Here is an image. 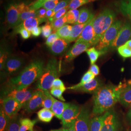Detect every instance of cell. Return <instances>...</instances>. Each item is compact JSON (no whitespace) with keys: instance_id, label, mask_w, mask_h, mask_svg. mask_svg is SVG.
Listing matches in <instances>:
<instances>
[{"instance_id":"cell-1","label":"cell","mask_w":131,"mask_h":131,"mask_svg":"<svg viewBox=\"0 0 131 131\" xmlns=\"http://www.w3.org/2000/svg\"><path fill=\"white\" fill-rule=\"evenodd\" d=\"M126 84L118 85L109 84L103 86L93 93L92 113L98 116L105 113L119 102L122 89Z\"/></svg>"},{"instance_id":"cell-2","label":"cell","mask_w":131,"mask_h":131,"mask_svg":"<svg viewBox=\"0 0 131 131\" xmlns=\"http://www.w3.org/2000/svg\"><path fill=\"white\" fill-rule=\"evenodd\" d=\"M44 68V63L41 60H34L23 69L19 75L11 78L7 82V89L5 91L28 88L39 78Z\"/></svg>"},{"instance_id":"cell-3","label":"cell","mask_w":131,"mask_h":131,"mask_svg":"<svg viewBox=\"0 0 131 131\" xmlns=\"http://www.w3.org/2000/svg\"><path fill=\"white\" fill-rule=\"evenodd\" d=\"M116 14L109 8L102 11L98 16L95 17L93 28L95 33L94 46L99 42L104 33L115 21Z\"/></svg>"},{"instance_id":"cell-4","label":"cell","mask_w":131,"mask_h":131,"mask_svg":"<svg viewBox=\"0 0 131 131\" xmlns=\"http://www.w3.org/2000/svg\"><path fill=\"white\" fill-rule=\"evenodd\" d=\"M59 69L58 62L55 58L50 59L44 68L42 74L38 80L37 88L42 91L51 89L54 80L58 78Z\"/></svg>"},{"instance_id":"cell-5","label":"cell","mask_w":131,"mask_h":131,"mask_svg":"<svg viewBox=\"0 0 131 131\" xmlns=\"http://www.w3.org/2000/svg\"><path fill=\"white\" fill-rule=\"evenodd\" d=\"M122 27V22L121 20H116L112 25L104 33L95 48L103 55L110 50L113 42L117 36Z\"/></svg>"},{"instance_id":"cell-6","label":"cell","mask_w":131,"mask_h":131,"mask_svg":"<svg viewBox=\"0 0 131 131\" xmlns=\"http://www.w3.org/2000/svg\"><path fill=\"white\" fill-rule=\"evenodd\" d=\"M28 5L24 2H13L7 5L6 7L5 20L9 28H14L18 25L20 14Z\"/></svg>"},{"instance_id":"cell-7","label":"cell","mask_w":131,"mask_h":131,"mask_svg":"<svg viewBox=\"0 0 131 131\" xmlns=\"http://www.w3.org/2000/svg\"><path fill=\"white\" fill-rule=\"evenodd\" d=\"M79 106L70 104L64 110L61 118V123L63 128H69L75 124V122L80 112Z\"/></svg>"},{"instance_id":"cell-8","label":"cell","mask_w":131,"mask_h":131,"mask_svg":"<svg viewBox=\"0 0 131 131\" xmlns=\"http://www.w3.org/2000/svg\"><path fill=\"white\" fill-rule=\"evenodd\" d=\"M103 122L101 131H119L120 122L117 114L111 109L103 114Z\"/></svg>"},{"instance_id":"cell-9","label":"cell","mask_w":131,"mask_h":131,"mask_svg":"<svg viewBox=\"0 0 131 131\" xmlns=\"http://www.w3.org/2000/svg\"><path fill=\"white\" fill-rule=\"evenodd\" d=\"M35 91L31 89H25L21 90L12 89L5 91L6 97H10L16 100L20 103L23 107L31 98Z\"/></svg>"},{"instance_id":"cell-10","label":"cell","mask_w":131,"mask_h":131,"mask_svg":"<svg viewBox=\"0 0 131 131\" xmlns=\"http://www.w3.org/2000/svg\"><path fill=\"white\" fill-rule=\"evenodd\" d=\"M131 39V25L126 23L122 26L110 50H115Z\"/></svg>"},{"instance_id":"cell-11","label":"cell","mask_w":131,"mask_h":131,"mask_svg":"<svg viewBox=\"0 0 131 131\" xmlns=\"http://www.w3.org/2000/svg\"><path fill=\"white\" fill-rule=\"evenodd\" d=\"M24 58L16 56H10L5 64L4 71L5 74H13L20 70L24 64Z\"/></svg>"},{"instance_id":"cell-12","label":"cell","mask_w":131,"mask_h":131,"mask_svg":"<svg viewBox=\"0 0 131 131\" xmlns=\"http://www.w3.org/2000/svg\"><path fill=\"white\" fill-rule=\"evenodd\" d=\"M90 121L89 109L82 107L81 108L79 115L75 122L76 131H90Z\"/></svg>"},{"instance_id":"cell-13","label":"cell","mask_w":131,"mask_h":131,"mask_svg":"<svg viewBox=\"0 0 131 131\" xmlns=\"http://www.w3.org/2000/svg\"><path fill=\"white\" fill-rule=\"evenodd\" d=\"M2 107L5 113L12 118L18 115L19 110L23 106L15 99L10 97H5L3 99Z\"/></svg>"},{"instance_id":"cell-14","label":"cell","mask_w":131,"mask_h":131,"mask_svg":"<svg viewBox=\"0 0 131 131\" xmlns=\"http://www.w3.org/2000/svg\"><path fill=\"white\" fill-rule=\"evenodd\" d=\"M44 94L41 90L35 91L32 97L24 106V110L28 113L32 112L42 107Z\"/></svg>"},{"instance_id":"cell-15","label":"cell","mask_w":131,"mask_h":131,"mask_svg":"<svg viewBox=\"0 0 131 131\" xmlns=\"http://www.w3.org/2000/svg\"><path fill=\"white\" fill-rule=\"evenodd\" d=\"M91 45L88 43L76 41L73 46L67 52L65 56L66 61L69 62L72 61L77 56L84 52H86L91 47Z\"/></svg>"},{"instance_id":"cell-16","label":"cell","mask_w":131,"mask_h":131,"mask_svg":"<svg viewBox=\"0 0 131 131\" xmlns=\"http://www.w3.org/2000/svg\"><path fill=\"white\" fill-rule=\"evenodd\" d=\"M95 17L84 28L79 37L76 41L88 43L91 46H94L95 33L93 28V23Z\"/></svg>"},{"instance_id":"cell-17","label":"cell","mask_w":131,"mask_h":131,"mask_svg":"<svg viewBox=\"0 0 131 131\" xmlns=\"http://www.w3.org/2000/svg\"><path fill=\"white\" fill-rule=\"evenodd\" d=\"M70 42L65 39L58 38L49 48L50 51L54 56H60L67 50Z\"/></svg>"},{"instance_id":"cell-18","label":"cell","mask_w":131,"mask_h":131,"mask_svg":"<svg viewBox=\"0 0 131 131\" xmlns=\"http://www.w3.org/2000/svg\"><path fill=\"white\" fill-rule=\"evenodd\" d=\"M48 21L46 18H32L25 20L23 23L17 25L13 28V30L18 29L19 28H24L26 29L28 31L31 32L33 29L36 27L38 26L40 24Z\"/></svg>"},{"instance_id":"cell-19","label":"cell","mask_w":131,"mask_h":131,"mask_svg":"<svg viewBox=\"0 0 131 131\" xmlns=\"http://www.w3.org/2000/svg\"><path fill=\"white\" fill-rule=\"evenodd\" d=\"M103 86L102 82L98 78H96L90 82L84 84L76 89L75 91L84 93H94Z\"/></svg>"},{"instance_id":"cell-20","label":"cell","mask_w":131,"mask_h":131,"mask_svg":"<svg viewBox=\"0 0 131 131\" xmlns=\"http://www.w3.org/2000/svg\"><path fill=\"white\" fill-rule=\"evenodd\" d=\"M52 99L53 104L51 108V110L53 113L54 116L59 119H61L62 114L67 108L69 106L71 103H66L61 101H59L53 98L52 95Z\"/></svg>"},{"instance_id":"cell-21","label":"cell","mask_w":131,"mask_h":131,"mask_svg":"<svg viewBox=\"0 0 131 131\" xmlns=\"http://www.w3.org/2000/svg\"><path fill=\"white\" fill-rule=\"evenodd\" d=\"M94 18V15L91 17V18L86 23L83 24H74L72 28L70 36L66 40L69 42H73L76 41L77 39L79 37L80 35L83 32L85 27L89 24V22Z\"/></svg>"},{"instance_id":"cell-22","label":"cell","mask_w":131,"mask_h":131,"mask_svg":"<svg viewBox=\"0 0 131 131\" xmlns=\"http://www.w3.org/2000/svg\"><path fill=\"white\" fill-rule=\"evenodd\" d=\"M119 102L125 107L131 106V84L125 85L120 95Z\"/></svg>"},{"instance_id":"cell-23","label":"cell","mask_w":131,"mask_h":131,"mask_svg":"<svg viewBox=\"0 0 131 131\" xmlns=\"http://www.w3.org/2000/svg\"><path fill=\"white\" fill-rule=\"evenodd\" d=\"M95 78V76L90 71L88 70L86 73H85L84 75L83 76L81 81L78 84H76L73 86H71L67 88V89L72 90H75L76 89H78L80 87L84 85V84L87 83H89L92 81Z\"/></svg>"},{"instance_id":"cell-24","label":"cell","mask_w":131,"mask_h":131,"mask_svg":"<svg viewBox=\"0 0 131 131\" xmlns=\"http://www.w3.org/2000/svg\"><path fill=\"white\" fill-rule=\"evenodd\" d=\"M37 115L38 119L40 121L46 123L51 122L52 118L54 116L52 110L45 108L40 110L37 113Z\"/></svg>"},{"instance_id":"cell-25","label":"cell","mask_w":131,"mask_h":131,"mask_svg":"<svg viewBox=\"0 0 131 131\" xmlns=\"http://www.w3.org/2000/svg\"><path fill=\"white\" fill-rule=\"evenodd\" d=\"M11 120V118L5 113L1 106L0 110V131H7Z\"/></svg>"},{"instance_id":"cell-26","label":"cell","mask_w":131,"mask_h":131,"mask_svg":"<svg viewBox=\"0 0 131 131\" xmlns=\"http://www.w3.org/2000/svg\"><path fill=\"white\" fill-rule=\"evenodd\" d=\"M91 11L88 8L84 7L82 8L80 10L79 17L77 23L75 24H83L86 23L93 16Z\"/></svg>"},{"instance_id":"cell-27","label":"cell","mask_w":131,"mask_h":131,"mask_svg":"<svg viewBox=\"0 0 131 131\" xmlns=\"http://www.w3.org/2000/svg\"><path fill=\"white\" fill-rule=\"evenodd\" d=\"M103 114L91 118L90 131H101L103 122Z\"/></svg>"},{"instance_id":"cell-28","label":"cell","mask_w":131,"mask_h":131,"mask_svg":"<svg viewBox=\"0 0 131 131\" xmlns=\"http://www.w3.org/2000/svg\"><path fill=\"white\" fill-rule=\"evenodd\" d=\"M37 10L31 9L30 7V5H29L27 8L24 10L21 14H20L19 18L18 25L23 23L26 19H27L32 18H37Z\"/></svg>"},{"instance_id":"cell-29","label":"cell","mask_w":131,"mask_h":131,"mask_svg":"<svg viewBox=\"0 0 131 131\" xmlns=\"http://www.w3.org/2000/svg\"><path fill=\"white\" fill-rule=\"evenodd\" d=\"M37 120H31L28 118H21L19 131H34V127L37 123Z\"/></svg>"},{"instance_id":"cell-30","label":"cell","mask_w":131,"mask_h":131,"mask_svg":"<svg viewBox=\"0 0 131 131\" xmlns=\"http://www.w3.org/2000/svg\"><path fill=\"white\" fill-rule=\"evenodd\" d=\"M10 56V51L8 48L5 45L1 47L0 52V69L1 70H4L5 64L7 58Z\"/></svg>"},{"instance_id":"cell-31","label":"cell","mask_w":131,"mask_h":131,"mask_svg":"<svg viewBox=\"0 0 131 131\" xmlns=\"http://www.w3.org/2000/svg\"><path fill=\"white\" fill-rule=\"evenodd\" d=\"M119 10L122 14L131 19V0H122Z\"/></svg>"},{"instance_id":"cell-32","label":"cell","mask_w":131,"mask_h":131,"mask_svg":"<svg viewBox=\"0 0 131 131\" xmlns=\"http://www.w3.org/2000/svg\"><path fill=\"white\" fill-rule=\"evenodd\" d=\"M80 10L78 9L70 10L66 15L67 24H75L78 21L79 17Z\"/></svg>"},{"instance_id":"cell-33","label":"cell","mask_w":131,"mask_h":131,"mask_svg":"<svg viewBox=\"0 0 131 131\" xmlns=\"http://www.w3.org/2000/svg\"><path fill=\"white\" fill-rule=\"evenodd\" d=\"M86 52L89 57L91 65L95 64L96 61H97L99 56L102 55L101 52L94 47L89 48Z\"/></svg>"},{"instance_id":"cell-34","label":"cell","mask_w":131,"mask_h":131,"mask_svg":"<svg viewBox=\"0 0 131 131\" xmlns=\"http://www.w3.org/2000/svg\"><path fill=\"white\" fill-rule=\"evenodd\" d=\"M72 26L69 24H66L64 26L57 31L56 33L59 38L67 40L70 36Z\"/></svg>"},{"instance_id":"cell-35","label":"cell","mask_w":131,"mask_h":131,"mask_svg":"<svg viewBox=\"0 0 131 131\" xmlns=\"http://www.w3.org/2000/svg\"><path fill=\"white\" fill-rule=\"evenodd\" d=\"M67 24V19L66 15L63 16L59 19H57L56 20L53 21L51 24L52 26V31L53 33H56L57 30L60 28L62 27Z\"/></svg>"},{"instance_id":"cell-36","label":"cell","mask_w":131,"mask_h":131,"mask_svg":"<svg viewBox=\"0 0 131 131\" xmlns=\"http://www.w3.org/2000/svg\"><path fill=\"white\" fill-rule=\"evenodd\" d=\"M21 119V118L18 115L12 117L7 131H19Z\"/></svg>"},{"instance_id":"cell-37","label":"cell","mask_w":131,"mask_h":131,"mask_svg":"<svg viewBox=\"0 0 131 131\" xmlns=\"http://www.w3.org/2000/svg\"><path fill=\"white\" fill-rule=\"evenodd\" d=\"M44 96L42 103V107L48 109H51L53 101L52 99V95L49 92L48 90L43 91Z\"/></svg>"},{"instance_id":"cell-38","label":"cell","mask_w":131,"mask_h":131,"mask_svg":"<svg viewBox=\"0 0 131 131\" xmlns=\"http://www.w3.org/2000/svg\"><path fill=\"white\" fill-rule=\"evenodd\" d=\"M95 1L96 0H71L69 5V10L77 9L81 6Z\"/></svg>"},{"instance_id":"cell-39","label":"cell","mask_w":131,"mask_h":131,"mask_svg":"<svg viewBox=\"0 0 131 131\" xmlns=\"http://www.w3.org/2000/svg\"><path fill=\"white\" fill-rule=\"evenodd\" d=\"M119 54L124 58H127L131 57V50L124 44L117 49Z\"/></svg>"},{"instance_id":"cell-40","label":"cell","mask_w":131,"mask_h":131,"mask_svg":"<svg viewBox=\"0 0 131 131\" xmlns=\"http://www.w3.org/2000/svg\"><path fill=\"white\" fill-rule=\"evenodd\" d=\"M71 1V0H62L60 2H59L56 5V7L54 8V9L52 10V13L51 18L59 10L69 6Z\"/></svg>"},{"instance_id":"cell-41","label":"cell","mask_w":131,"mask_h":131,"mask_svg":"<svg viewBox=\"0 0 131 131\" xmlns=\"http://www.w3.org/2000/svg\"><path fill=\"white\" fill-rule=\"evenodd\" d=\"M69 10V6H68L66 8L59 10L52 17L48 19L47 22L51 24L53 21L56 20L57 19H59L61 17H62L63 16H64V15H65L66 14H67V13L69 11H68Z\"/></svg>"},{"instance_id":"cell-42","label":"cell","mask_w":131,"mask_h":131,"mask_svg":"<svg viewBox=\"0 0 131 131\" xmlns=\"http://www.w3.org/2000/svg\"><path fill=\"white\" fill-rule=\"evenodd\" d=\"M13 33L14 34H19L21 36V38L24 39H27L31 37V32L26 29L24 28H20L13 30Z\"/></svg>"},{"instance_id":"cell-43","label":"cell","mask_w":131,"mask_h":131,"mask_svg":"<svg viewBox=\"0 0 131 131\" xmlns=\"http://www.w3.org/2000/svg\"><path fill=\"white\" fill-rule=\"evenodd\" d=\"M42 35L44 38H48L51 34L52 31L51 24L47 22L45 25L41 27Z\"/></svg>"},{"instance_id":"cell-44","label":"cell","mask_w":131,"mask_h":131,"mask_svg":"<svg viewBox=\"0 0 131 131\" xmlns=\"http://www.w3.org/2000/svg\"><path fill=\"white\" fill-rule=\"evenodd\" d=\"M63 93V91L59 89L52 88L50 90V93L53 96L58 99L62 102H65V99L62 95Z\"/></svg>"},{"instance_id":"cell-45","label":"cell","mask_w":131,"mask_h":131,"mask_svg":"<svg viewBox=\"0 0 131 131\" xmlns=\"http://www.w3.org/2000/svg\"><path fill=\"white\" fill-rule=\"evenodd\" d=\"M59 3V0L56 1H48L44 3L42 7L46 10H53L56 7V5Z\"/></svg>"},{"instance_id":"cell-46","label":"cell","mask_w":131,"mask_h":131,"mask_svg":"<svg viewBox=\"0 0 131 131\" xmlns=\"http://www.w3.org/2000/svg\"><path fill=\"white\" fill-rule=\"evenodd\" d=\"M48 1H56V0H37L34 3L30 5V7L31 9L37 10L42 7V6L45 2Z\"/></svg>"},{"instance_id":"cell-47","label":"cell","mask_w":131,"mask_h":131,"mask_svg":"<svg viewBox=\"0 0 131 131\" xmlns=\"http://www.w3.org/2000/svg\"><path fill=\"white\" fill-rule=\"evenodd\" d=\"M52 88L61 89L63 92H64L66 90L65 84H64L62 81L59 78H57L54 80L52 85Z\"/></svg>"},{"instance_id":"cell-48","label":"cell","mask_w":131,"mask_h":131,"mask_svg":"<svg viewBox=\"0 0 131 131\" xmlns=\"http://www.w3.org/2000/svg\"><path fill=\"white\" fill-rule=\"evenodd\" d=\"M58 38H59L56 33H52V34L47 38L45 44L48 47H50Z\"/></svg>"},{"instance_id":"cell-49","label":"cell","mask_w":131,"mask_h":131,"mask_svg":"<svg viewBox=\"0 0 131 131\" xmlns=\"http://www.w3.org/2000/svg\"><path fill=\"white\" fill-rule=\"evenodd\" d=\"M31 32V34L33 36L35 37H38L41 35V34H42L41 27H40L39 26L36 27L35 28L33 29Z\"/></svg>"},{"instance_id":"cell-50","label":"cell","mask_w":131,"mask_h":131,"mask_svg":"<svg viewBox=\"0 0 131 131\" xmlns=\"http://www.w3.org/2000/svg\"><path fill=\"white\" fill-rule=\"evenodd\" d=\"M89 70L94 75L96 76H97L100 74V69L99 68L98 66L96 65V64H93L92 65L90 66Z\"/></svg>"},{"instance_id":"cell-51","label":"cell","mask_w":131,"mask_h":131,"mask_svg":"<svg viewBox=\"0 0 131 131\" xmlns=\"http://www.w3.org/2000/svg\"><path fill=\"white\" fill-rule=\"evenodd\" d=\"M47 10L45 8L42 7L40 8L39 9L37 10V16L38 18H46L45 16H46V13Z\"/></svg>"},{"instance_id":"cell-52","label":"cell","mask_w":131,"mask_h":131,"mask_svg":"<svg viewBox=\"0 0 131 131\" xmlns=\"http://www.w3.org/2000/svg\"><path fill=\"white\" fill-rule=\"evenodd\" d=\"M52 13V10H47L45 18L48 20V19L51 17Z\"/></svg>"},{"instance_id":"cell-53","label":"cell","mask_w":131,"mask_h":131,"mask_svg":"<svg viewBox=\"0 0 131 131\" xmlns=\"http://www.w3.org/2000/svg\"><path fill=\"white\" fill-rule=\"evenodd\" d=\"M127 118L128 121L129 122L130 124H131V106L130 110H129V111L127 113Z\"/></svg>"},{"instance_id":"cell-54","label":"cell","mask_w":131,"mask_h":131,"mask_svg":"<svg viewBox=\"0 0 131 131\" xmlns=\"http://www.w3.org/2000/svg\"><path fill=\"white\" fill-rule=\"evenodd\" d=\"M63 131H76L75 128V125L69 128H62Z\"/></svg>"},{"instance_id":"cell-55","label":"cell","mask_w":131,"mask_h":131,"mask_svg":"<svg viewBox=\"0 0 131 131\" xmlns=\"http://www.w3.org/2000/svg\"><path fill=\"white\" fill-rule=\"evenodd\" d=\"M126 45L127 47H128L129 49H130L131 50V39L128 41L125 44Z\"/></svg>"},{"instance_id":"cell-56","label":"cell","mask_w":131,"mask_h":131,"mask_svg":"<svg viewBox=\"0 0 131 131\" xmlns=\"http://www.w3.org/2000/svg\"><path fill=\"white\" fill-rule=\"evenodd\" d=\"M60 129H58V130H51L50 131H59Z\"/></svg>"},{"instance_id":"cell-57","label":"cell","mask_w":131,"mask_h":131,"mask_svg":"<svg viewBox=\"0 0 131 131\" xmlns=\"http://www.w3.org/2000/svg\"><path fill=\"white\" fill-rule=\"evenodd\" d=\"M128 84H131V80L128 81Z\"/></svg>"},{"instance_id":"cell-58","label":"cell","mask_w":131,"mask_h":131,"mask_svg":"<svg viewBox=\"0 0 131 131\" xmlns=\"http://www.w3.org/2000/svg\"><path fill=\"white\" fill-rule=\"evenodd\" d=\"M63 131V130H62V129H60V131Z\"/></svg>"},{"instance_id":"cell-59","label":"cell","mask_w":131,"mask_h":131,"mask_svg":"<svg viewBox=\"0 0 131 131\" xmlns=\"http://www.w3.org/2000/svg\"></svg>"}]
</instances>
